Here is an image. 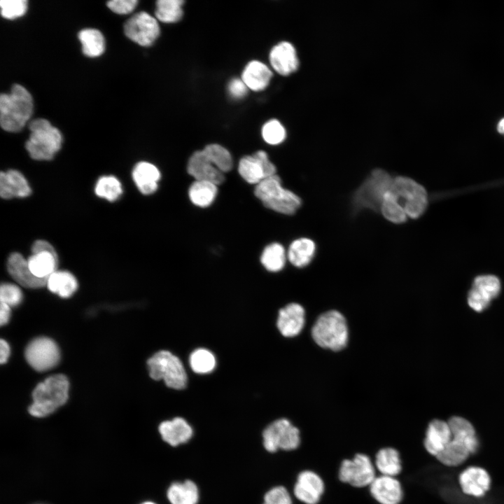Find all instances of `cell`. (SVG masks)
<instances>
[{
	"instance_id": "52",
	"label": "cell",
	"mask_w": 504,
	"mask_h": 504,
	"mask_svg": "<svg viewBox=\"0 0 504 504\" xmlns=\"http://www.w3.org/2000/svg\"><path fill=\"white\" fill-rule=\"evenodd\" d=\"M141 504H156V503H155L152 501H145V502L141 503Z\"/></svg>"
},
{
	"instance_id": "5",
	"label": "cell",
	"mask_w": 504,
	"mask_h": 504,
	"mask_svg": "<svg viewBox=\"0 0 504 504\" xmlns=\"http://www.w3.org/2000/svg\"><path fill=\"white\" fill-rule=\"evenodd\" d=\"M255 196L267 209L284 215L294 214L302 200L293 191L284 188L281 178L275 174L263 179L254 188Z\"/></svg>"
},
{
	"instance_id": "48",
	"label": "cell",
	"mask_w": 504,
	"mask_h": 504,
	"mask_svg": "<svg viewBox=\"0 0 504 504\" xmlns=\"http://www.w3.org/2000/svg\"><path fill=\"white\" fill-rule=\"evenodd\" d=\"M42 251L57 253L53 246L48 241L41 239L36 240L34 242L31 246V252L32 253H36Z\"/></svg>"
},
{
	"instance_id": "42",
	"label": "cell",
	"mask_w": 504,
	"mask_h": 504,
	"mask_svg": "<svg viewBox=\"0 0 504 504\" xmlns=\"http://www.w3.org/2000/svg\"><path fill=\"white\" fill-rule=\"evenodd\" d=\"M1 14L3 18L13 20L22 16L27 10L26 0H1Z\"/></svg>"
},
{
	"instance_id": "28",
	"label": "cell",
	"mask_w": 504,
	"mask_h": 504,
	"mask_svg": "<svg viewBox=\"0 0 504 504\" xmlns=\"http://www.w3.org/2000/svg\"><path fill=\"white\" fill-rule=\"evenodd\" d=\"M167 496L171 504H197L199 491L194 482L187 479L183 482L172 483L167 489Z\"/></svg>"
},
{
	"instance_id": "18",
	"label": "cell",
	"mask_w": 504,
	"mask_h": 504,
	"mask_svg": "<svg viewBox=\"0 0 504 504\" xmlns=\"http://www.w3.org/2000/svg\"><path fill=\"white\" fill-rule=\"evenodd\" d=\"M270 62L273 69L281 76H288L299 66V59L293 45L281 41L275 45L270 52Z\"/></svg>"
},
{
	"instance_id": "40",
	"label": "cell",
	"mask_w": 504,
	"mask_h": 504,
	"mask_svg": "<svg viewBox=\"0 0 504 504\" xmlns=\"http://www.w3.org/2000/svg\"><path fill=\"white\" fill-rule=\"evenodd\" d=\"M95 194L109 202L117 200L122 193V188L119 180L113 176L100 177L96 183Z\"/></svg>"
},
{
	"instance_id": "53",
	"label": "cell",
	"mask_w": 504,
	"mask_h": 504,
	"mask_svg": "<svg viewBox=\"0 0 504 504\" xmlns=\"http://www.w3.org/2000/svg\"><path fill=\"white\" fill-rule=\"evenodd\" d=\"M263 504H265V503H263Z\"/></svg>"
},
{
	"instance_id": "6",
	"label": "cell",
	"mask_w": 504,
	"mask_h": 504,
	"mask_svg": "<svg viewBox=\"0 0 504 504\" xmlns=\"http://www.w3.org/2000/svg\"><path fill=\"white\" fill-rule=\"evenodd\" d=\"M31 131L25 148L36 160H50L62 146V136L59 130L46 119H36L29 124Z\"/></svg>"
},
{
	"instance_id": "46",
	"label": "cell",
	"mask_w": 504,
	"mask_h": 504,
	"mask_svg": "<svg viewBox=\"0 0 504 504\" xmlns=\"http://www.w3.org/2000/svg\"><path fill=\"white\" fill-rule=\"evenodd\" d=\"M230 95L234 99H241L247 94L248 88L241 78L232 79L227 86Z\"/></svg>"
},
{
	"instance_id": "26",
	"label": "cell",
	"mask_w": 504,
	"mask_h": 504,
	"mask_svg": "<svg viewBox=\"0 0 504 504\" xmlns=\"http://www.w3.org/2000/svg\"><path fill=\"white\" fill-rule=\"evenodd\" d=\"M374 465L382 475L398 476L402 470L400 452L393 447L380 448L375 454Z\"/></svg>"
},
{
	"instance_id": "29",
	"label": "cell",
	"mask_w": 504,
	"mask_h": 504,
	"mask_svg": "<svg viewBox=\"0 0 504 504\" xmlns=\"http://www.w3.org/2000/svg\"><path fill=\"white\" fill-rule=\"evenodd\" d=\"M315 243L310 239L302 237L294 240L289 246L287 258L296 267L308 265L314 258Z\"/></svg>"
},
{
	"instance_id": "43",
	"label": "cell",
	"mask_w": 504,
	"mask_h": 504,
	"mask_svg": "<svg viewBox=\"0 0 504 504\" xmlns=\"http://www.w3.org/2000/svg\"><path fill=\"white\" fill-rule=\"evenodd\" d=\"M22 300V293L20 288L15 284L4 283L0 288V300L8 306H18Z\"/></svg>"
},
{
	"instance_id": "38",
	"label": "cell",
	"mask_w": 504,
	"mask_h": 504,
	"mask_svg": "<svg viewBox=\"0 0 504 504\" xmlns=\"http://www.w3.org/2000/svg\"><path fill=\"white\" fill-rule=\"evenodd\" d=\"M183 0H159L156 2V18L164 23H175L183 17Z\"/></svg>"
},
{
	"instance_id": "21",
	"label": "cell",
	"mask_w": 504,
	"mask_h": 504,
	"mask_svg": "<svg viewBox=\"0 0 504 504\" xmlns=\"http://www.w3.org/2000/svg\"><path fill=\"white\" fill-rule=\"evenodd\" d=\"M31 189L23 174L18 170L10 169L0 174V195L5 200L26 197Z\"/></svg>"
},
{
	"instance_id": "24",
	"label": "cell",
	"mask_w": 504,
	"mask_h": 504,
	"mask_svg": "<svg viewBox=\"0 0 504 504\" xmlns=\"http://www.w3.org/2000/svg\"><path fill=\"white\" fill-rule=\"evenodd\" d=\"M160 172L153 164L139 162L134 167L132 178L139 190L144 195L154 193L158 188Z\"/></svg>"
},
{
	"instance_id": "3",
	"label": "cell",
	"mask_w": 504,
	"mask_h": 504,
	"mask_svg": "<svg viewBox=\"0 0 504 504\" xmlns=\"http://www.w3.org/2000/svg\"><path fill=\"white\" fill-rule=\"evenodd\" d=\"M33 111V99L22 85H13L9 94L0 96V123L6 132H17L25 125Z\"/></svg>"
},
{
	"instance_id": "33",
	"label": "cell",
	"mask_w": 504,
	"mask_h": 504,
	"mask_svg": "<svg viewBox=\"0 0 504 504\" xmlns=\"http://www.w3.org/2000/svg\"><path fill=\"white\" fill-rule=\"evenodd\" d=\"M287 255L283 245L274 242L268 244L260 255V262L267 271L277 272L285 266Z\"/></svg>"
},
{
	"instance_id": "35",
	"label": "cell",
	"mask_w": 504,
	"mask_h": 504,
	"mask_svg": "<svg viewBox=\"0 0 504 504\" xmlns=\"http://www.w3.org/2000/svg\"><path fill=\"white\" fill-rule=\"evenodd\" d=\"M470 454V451L463 443L451 439L436 458L444 465L456 466L463 463Z\"/></svg>"
},
{
	"instance_id": "11",
	"label": "cell",
	"mask_w": 504,
	"mask_h": 504,
	"mask_svg": "<svg viewBox=\"0 0 504 504\" xmlns=\"http://www.w3.org/2000/svg\"><path fill=\"white\" fill-rule=\"evenodd\" d=\"M25 358L30 366L38 372H44L55 367L60 359L56 343L48 337L33 340L25 349Z\"/></svg>"
},
{
	"instance_id": "23",
	"label": "cell",
	"mask_w": 504,
	"mask_h": 504,
	"mask_svg": "<svg viewBox=\"0 0 504 504\" xmlns=\"http://www.w3.org/2000/svg\"><path fill=\"white\" fill-rule=\"evenodd\" d=\"M490 477L487 472L479 467H470L459 476V483L463 491L468 495L480 497L484 495L490 486Z\"/></svg>"
},
{
	"instance_id": "7",
	"label": "cell",
	"mask_w": 504,
	"mask_h": 504,
	"mask_svg": "<svg viewBox=\"0 0 504 504\" xmlns=\"http://www.w3.org/2000/svg\"><path fill=\"white\" fill-rule=\"evenodd\" d=\"M147 365L151 379L163 380L164 384L174 390L186 387L188 376L181 359L168 350H160L148 360Z\"/></svg>"
},
{
	"instance_id": "45",
	"label": "cell",
	"mask_w": 504,
	"mask_h": 504,
	"mask_svg": "<svg viewBox=\"0 0 504 504\" xmlns=\"http://www.w3.org/2000/svg\"><path fill=\"white\" fill-rule=\"evenodd\" d=\"M136 0H113L107 2V6L118 14H128L136 7Z\"/></svg>"
},
{
	"instance_id": "4",
	"label": "cell",
	"mask_w": 504,
	"mask_h": 504,
	"mask_svg": "<svg viewBox=\"0 0 504 504\" xmlns=\"http://www.w3.org/2000/svg\"><path fill=\"white\" fill-rule=\"evenodd\" d=\"M69 387V381L64 374H58L46 378L33 391L29 414L41 418L53 413L66 402Z\"/></svg>"
},
{
	"instance_id": "32",
	"label": "cell",
	"mask_w": 504,
	"mask_h": 504,
	"mask_svg": "<svg viewBox=\"0 0 504 504\" xmlns=\"http://www.w3.org/2000/svg\"><path fill=\"white\" fill-rule=\"evenodd\" d=\"M218 186L204 181H195L188 189V197L195 206L205 208L209 206L218 194Z\"/></svg>"
},
{
	"instance_id": "20",
	"label": "cell",
	"mask_w": 504,
	"mask_h": 504,
	"mask_svg": "<svg viewBox=\"0 0 504 504\" xmlns=\"http://www.w3.org/2000/svg\"><path fill=\"white\" fill-rule=\"evenodd\" d=\"M158 430L162 439L172 447L188 442L193 435L192 426L180 416L161 422Z\"/></svg>"
},
{
	"instance_id": "44",
	"label": "cell",
	"mask_w": 504,
	"mask_h": 504,
	"mask_svg": "<svg viewBox=\"0 0 504 504\" xmlns=\"http://www.w3.org/2000/svg\"><path fill=\"white\" fill-rule=\"evenodd\" d=\"M265 504H293L292 498L288 489L284 486H276L270 489L264 496Z\"/></svg>"
},
{
	"instance_id": "27",
	"label": "cell",
	"mask_w": 504,
	"mask_h": 504,
	"mask_svg": "<svg viewBox=\"0 0 504 504\" xmlns=\"http://www.w3.org/2000/svg\"><path fill=\"white\" fill-rule=\"evenodd\" d=\"M452 439L463 443L470 451L474 453L478 448V440L472 425L464 418L453 416L448 421Z\"/></svg>"
},
{
	"instance_id": "31",
	"label": "cell",
	"mask_w": 504,
	"mask_h": 504,
	"mask_svg": "<svg viewBox=\"0 0 504 504\" xmlns=\"http://www.w3.org/2000/svg\"><path fill=\"white\" fill-rule=\"evenodd\" d=\"M31 273L40 279H48L57 270V253L42 251L32 253L27 259Z\"/></svg>"
},
{
	"instance_id": "19",
	"label": "cell",
	"mask_w": 504,
	"mask_h": 504,
	"mask_svg": "<svg viewBox=\"0 0 504 504\" xmlns=\"http://www.w3.org/2000/svg\"><path fill=\"white\" fill-rule=\"evenodd\" d=\"M7 270L12 278L25 288H39L46 286L48 279L35 276L29 269L27 259L19 253H13L8 256Z\"/></svg>"
},
{
	"instance_id": "50",
	"label": "cell",
	"mask_w": 504,
	"mask_h": 504,
	"mask_svg": "<svg viewBox=\"0 0 504 504\" xmlns=\"http://www.w3.org/2000/svg\"><path fill=\"white\" fill-rule=\"evenodd\" d=\"M10 356V346L6 341L1 340L0 341V363L1 364L6 363Z\"/></svg>"
},
{
	"instance_id": "22",
	"label": "cell",
	"mask_w": 504,
	"mask_h": 504,
	"mask_svg": "<svg viewBox=\"0 0 504 504\" xmlns=\"http://www.w3.org/2000/svg\"><path fill=\"white\" fill-rule=\"evenodd\" d=\"M451 439L452 434L448 423L435 419L428 426L424 445L429 454L436 456Z\"/></svg>"
},
{
	"instance_id": "30",
	"label": "cell",
	"mask_w": 504,
	"mask_h": 504,
	"mask_svg": "<svg viewBox=\"0 0 504 504\" xmlns=\"http://www.w3.org/2000/svg\"><path fill=\"white\" fill-rule=\"evenodd\" d=\"M46 286L52 293L67 298L76 291L78 281L71 272L56 270L48 277Z\"/></svg>"
},
{
	"instance_id": "47",
	"label": "cell",
	"mask_w": 504,
	"mask_h": 504,
	"mask_svg": "<svg viewBox=\"0 0 504 504\" xmlns=\"http://www.w3.org/2000/svg\"><path fill=\"white\" fill-rule=\"evenodd\" d=\"M261 163L266 178L276 174V168L275 165L270 161L267 153L264 150H258L253 154Z\"/></svg>"
},
{
	"instance_id": "49",
	"label": "cell",
	"mask_w": 504,
	"mask_h": 504,
	"mask_svg": "<svg viewBox=\"0 0 504 504\" xmlns=\"http://www.w3.org/2000/svg\"><path fill=\"white\" fill-rule=\"evenodd\" d=\"M10 316V307L1 302L0 305V324L4 326L8 323Z\"/></svg>"
},
{
	"instance_id": "12",
	"label": "cell",
	"mask_w": 504,
	"mask_h": 504,
	"mask_svg": "<svg viewBox=\"0 0 504 504\" xmlns=\"http://www.w3.org/2000/svg\"><path fill=\"white\" fill-rule=\"evenodd\" d=\"M124 32L127 38L141 46H151L160 30L158 20L146 12H140L126 21Z\"/></svg>"
},
{
	"instance_id": "39",
	"label": "cell",
	"mask_w": 504,
	"mask_h": 504,
	"mask_svg": "<svg viewBox=\"0 0 504 504\" xmlns=\"http://www.w3.org/2000/svg\"><path fill=\"white\" fill-rule=\"evenodd\" d=\"M207 158L223 173L230 172L233 167V160L229 150L225 147L211 144L202 150Z\"/></svg>"
},
{
	"instance_id": "25",
	"label": "cell",
	"mask_w": 504,
	"mask_h": 504,
	"mask_svg": "<svg viewBox=\"0 0 504 504\" xmlns=\"http://www.w3.org/2000/svg\"><path fill=\"white\" fill-rule=\"evenodd\" d=\"M272 77V72L264 63L258 60L249 62L241 74V80L247 88L258 92L265 90Z\"/></svg>"
},
{
	"instance_id": "2",
	"label": "cell",
	"mask_w": 504,
	"mask_h": 504,
	"mask_svg": "<svg viewBox=\"0 0 504 504\" xmlns=\"http://www.w3.org/2000/svg\"><path fill=\"white\" fill-rule=\"evenodd\" d=\"M384 200L411 218L421 216L428 204L426 189L414 180L402 176L393 178Z\"/></svg>"
},
{
	"instance_id": "8",
	"label": "cell",
	"mask_w": 504,
	"mask_h": 504,
	"mask_svg": "<svg viewBox=\"0 0 504 504\" xmlns=\"http://www.w3.org/2000/svg\"><path fill=\"white\" fill-rule=\"evenodd\" d=\"M393 178L385 170L374 169L356 190L353 204L357 209L380 211L385 195L389 190Z\"/></svg>"
},
{
	"instance_id": "9",
	"label": "cell",
	"mask_w": 504,
	"mask_h": 504,
	"mask_svg": "<svg viewBox=\"0 0 504 504\" xmlns=\"http://www.w3.org/2000/svg\"><path fill=\"white\" fill-rule=\"evenodd\" d=\"M263 446L271 453L278 449L293 451L300 443V429L286 418H280L270 423L262 432Z\"/></svg>"
},
{
	"instance_id": "17",
	"label": "cell",
	"mask_w": 504,
	"mask_h": 504,
	"mask_svg": "<svg viewBox=\"0 0 504 504\" xmlns=\"http://www.w3.org/2000/svg\"><path fill=\"white\" fill-rule=\"evenodd\" d=\"M187 172L195 181H204L217 186L225 181V175L204 154L202 150L194 152L187 164Z\"/></svg>"
},
{
	"instance_id": "1",
	"label": "cell",
	"mask_w": 504,
	"mask_h": 504,
	"mask_svg": "<svg viewBox=\"0 0 504 504\" xmlns=\"http://www.w3.org/2000/svg\"><path fill=\"white\" fill-rule=\"evenodd\" d=\"M311 337L321 349L340 351L349 342V326L346 317L338 310L330 309L321 313L311 328Z\"/></svg>"
},
{
	"instance_id": "16",
	"label": "cell",
	"mask_w": 504,
	"mask_h": 504,
	"mask_svg": "<svg viewBox=\"0 0 504 504\" xmlns=\"http://www.w3.org/2000/svg\"><path fill=\"white\" fill-rule=\"evenodd\" d=\"M369 491L379 504H400L404 496L402 484L396 477L382 475L374 478Z\"/></svg>"
},
{
	"instance_id": "37",
	"label": "cell",
	"mask_w": 504,
	"mask_h": 504,
	"mask_svg": "<svg viewBox=\"0 0 504 504\" xmlns=\"http://www.w3.org/2000/svg\"><path fill=\"white\" fill-rule=\"evenodd\" d=\"M188 360L192 371L199 374H209L216 366L214 354L206 348H197L192 351Z\"/></svg>"
},
{
	"instance_id": "13",
	"label": "cell",
	"mask_w": 504,
	"mask_h": 504,
	"mask_svg": "<svg viewBox=\"0 0 504 504\" xmlns=\"http://www.w3.org/2000/svg\"><path fill=\"white\" fill-rule=\"evenodd\" d=\"M325 489V482L317 472L312 470H304L297 476L293 494L304 504H318Z\"/></svg>"
},
{
	"instance_id": "36",
	"label": "cell",
	"mask_w": 504,
	"mask_h": 504,
	"mask_svg": "<svg viewBox=\"0 0 504 504\" xmlns=\"http://www.w3.org/2000/svg\"><path fill=\"white\" fill-rule=\"evenodd\" d=\"M238 172L241 178L250 184L256 186L266 178L260 162L253 155H246L240 159Z\"/></svg>"
},
{
	"instance_id": "51",
	"label": "cell",
	"mask_w": 504,
	"mask_h": 504,
	"mask_svg": "<svg viewBox=\"0 0 504 504\" xmlns=\"http://www.w3.org/2000/svg\"><path fill=\"white\" fill-rule=\"evenodd\" d=\"M498 131L500 133L504 134V118L500 120V121L499 122L498 125Z\"/></svg>"
},
{
	"instance_id": "41",
	"label": "cell",
	"mask_w": 504,
	"mask_h": 504,
	"mask_svg": "<svg viewBox=\"0 0 504 504\" xmlns=\"http://www.w3.org/2000/svg\"><path fill=\"white\" fill-rule=\"evenodd\" d=\"M264 141L270 145H278L286 137V132L282 124L276 119L266 122L261 130Z\"/></svg>"
},
{
	"instance_id": "14",
	"label": "cell",
	"mask_w": 504,
	"mask_h": 504,
	"mask_svg": "<svg viewBox=\"0 0 504 504\" xmlns=\"http://www.w3.org/2000/svg\"><path fill=\"white\" fill-rule=\"evenodd\" d=\"M500 282L493 275H482L475 278L468 295L470 308L480 312L487 308L491 300L498 296Z\"/></svg>"
},
{
	"instance_id": "15",
	"label": "cell",
	"mask_w": 504,
	"mask_h": 504,
	"mask_svg": "<svg viewBox=\"0 0 504 504\" xmlns=\"http://www.w3.org/2000/svg\"><path fill=\"white\" fill-rule=\"evenodd\" d=\"M306 322V312L299 303L290 302L279 309L276 326L280 334L288 338L301 333Z\"/></svg>"
},
{
	"instance_id": "34",
	"label": "cell",
	"mask_w": 504,
	"mask_h": 504,
	"mask_svg": "<svg viewBox=\"0 0 504 504\" xmlns=\"http://www.w3.org/2000/svg\"><path fill=\"white\" fill-rule=\"evenodd\" d=\"M84 55L90 57L101 55L105 50V40L102 32L95 29H85L78 33Z\"/></svg>"
},
{
	"instance_id": "10",
	"label": "cell",
	"mask_w": 504,
	"mask_h": 504,
	"mask_svg": "<svg viewBox=\"0 0 504 504\" xmlns=\"http://www.w3.org/2000/svg\"><path fill=\"white\" fill-rule=\"evenodd\" d=\"M339 480L355 488L369 486L376 476L375 465L364 453H356L352 458L343 459L338 469Z\"/></svg>"
}]
</instances>
